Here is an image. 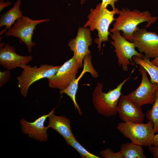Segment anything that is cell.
<instances>
[{"label": "cell", "instance_id": "2", "mask_svg": "<svg viewBox=\"0 0 158 158\" xmlns=\"http://www.w3.org/2000/svg\"><path fill=\"white\" fill-rule=\"evenodd\" d=\"M118 10L109 11L107 8L103 7L101 3H98L95 8L90 9V13L87 16L88 20L83 25L88 27L90 31L96 30L98 31V38L95 40L97 44V48L100 51L102 42L108 41L110 32L109 31L110 25L115 20L114 16L118 14Z\"/></svg>", "mask_w": 158, "mask_h": 158}, {"label": "cell", "instance_id": "10", "mask_svg": "<svg viewBox=\"0 0 158 158\" xmlns=\"http://www.w3.org/2000/svg\"><path fill=\"white\" fill-rule=\"evenodd\" d=\"M80 68V66L73 57L61 65L53 77L47 79L48 86L60 90L66 89L76 78Z\"/></svg>", "mask_w": 158, "mask_h": 158}, {"label": "cell", "instance_id": "1", "mask_svg": "<svg viewBox=\"0 0 158 158\" xmlns=\"http://www.w3.org/2000/svg\"><path fill=\"white\" fill-rule=\"evenodd\" d=\"M118 16L115 18L113 27L109 32L121 31L122 36L131 42L133 35L139 24L147 22L145 27L148 28L158 18L157 17L152 16L148 11H141L137 9L131 10L127 8H122L118 10Z\"/></svg>", "mask_w": 158, "mask_h": 158}, {"label": "cell", "instance_id": "29", "mask_svg": "<svg viewBox=\"0 0 158 158\" xmlns=\"http://www.w3.org/2000/svg\"><path fill=\"white\" fill-rule=\"evenodd\" d=\"M86 0H80V3L81 4H83Z\"/></svg>", "mask_w": 158, "mask_h": 158}, {"label": "cell", "instance_id": "17", "mask_svg": "<svg viewBox=\"0 0 158 158\" xmlns=\"http://www.w3.org/2000/svg\"><path fill=\"white\" fill-rule=\"evenodd\" d=\"M21 0H18L14 3L13 6L4 14L1 15L0 27L5 26L4 29L0 32L1 35L10 29L16 20L23 16V11L20 9Z\"/></svg>", "mask_w": 158, "mask_h": 158}, {"label": "cell", "instance_id": "9", "mask_svg": "<svg viewBox=\"0 0 158 158\" xmlns=\"http://www.w3.org/2000/svg\"><path fill=\"white\" fill-rule=\"evenodd\" d=\"M132 42L140 53L147 58H158V35L138 27L132 37Z\"/></svg>", "mask_w": 158, "mask_h": 158}, {"label": "cell", "instance_id": "23", "mask_svg": "<svg viewBox=\"0 0 158 158\" xmlns=\"http://www.w3.org/2000/svg\"><path fill=\"white\" fill-rule=\"evenodd\" d=\"M11 76L10 71L6 70L0 71V87H2L10 79Z\"/></svg>", "mask_w": 158, "mask_h": 158}, {"label": "cell", "instance_id": "6", "mask_svg": "<svg viewBox=\"0 0 158 158\" xmlns=\"http://www.w3.org/2000/svg\"><path fill=\"white\" fill-rule=\"evenodd\" d=\"M49 20V19L34 20L28 17L23 16L17 20L13 26L5 32V37L12 36L18 38L20 42H24L27 47L28 52L30 53L32 51V47L36 45L32 40L36 26Z\"/></svg>", "mask_w": 158, "mask_h": 158}, {"label": "cell", "instance_id": "21", "mask_svg": "<svg viewBox=\"0 0 158 158\" xmlns=\"http://www.w3.org/2000/svg\"><path fill=\"white\" fill-rule=\"evenodd\" d=\"M66 144L74 148L83 158H100L90 152L83 147L76 140V138L65 140Z\"/></svg>", "mask_w": 158, "mask_h": 158}, {"label": "cell", "instance_id": "24", "mask_svg": "<svg viewBox=\"0 0 158 158\" xmlns=\"http://www.w3.org/2000/svg\"><path fill=\"white\" fill-rule=\"evenodd\" d=\"M118 0H102L101 3L102 6L104 8H107L108 5H110L113 10H115L117 8L115 6V3L117 2Z\"/></svg>", "mask_w": 158, "mask_h": 158}, {"label": "cell", "instance_id": "14", "mask_svg": "<svg viewBox=\"0 0 158 158\" xmlns=\"http://www.w3.org/2000/svg\"><path fill=\"white\" fill-rule=\"evenodd\" d=\"M54 108L49 114H44L33 122H29L25 119L20 120L22 131L23 133L27 134L30 138L41 142H46L48 139L47 131L49 128L44 123L47 118L54 111Z\"/></svg>", "mask_w": 158, "mask_h": 158}, {"label": "cell", "instance_id": "27", "mask_svg": "<svg viewBox=\"0 0 158 158\" xmlns=\"http://www.w3.org/2000/svg\"><path fill=\"white\" fill-rule=\"evenodd\" d=\"M152 145L158 147V133L154 135L152 142Z\"/></svg>", "mask_w": 158, "mask_h": 158}, {"label": "cell", "instance_id": "30", "mask_svg": "<svg viewBox=\"0 0 158 158\" xmlns=\"http://www.w3.org/2000/svg\"><path fill=\"white\" fill-rule=\"evenodd\" d=\"M0 1H4V0H0Z\"/></svg>", "mask_w": 158, "mask_h": 158}, {"label": "cell", "instance_id": "4", "mask_svg": "<svg viewBox=\"0 0 158 158\" xmlns=\"http://www.w3.org/2000/svg\"><path fill=\"white\" fill-rule=\"evenodd\" d=\"M61 66H54L47 64L41 65L40 67L32 66L27 64H23L19 67L23 70L17 77L18 85L22 95L26 97L30 86L35 82L43 79H49L57 72Z\"/></svg>", "mask_w": 158, "mask_h": 158}, {"label": "cell", "instance_id": "12", "mask_svg": "<svg viewBox=\"0 0 158 158\" xmlns=\"http://www.w3.org/2000/svg\"><path fill=\"white\" fill-rule=\"evenodd\" d=\"M141 107L126 95H122L118 101L117 112L123 122L140 123L143 121L145 116Z\"/></svg>", "mask_w": 158, "mask_h": 158}, {"label": "cell", "instance_id": "13", "mask_svg": "<svg viewBox=\"0 0 158 158\" xmlns=\"http://www.w3.org/2000/svg\"><path fill=\"white\" fill-rule=\"evenodd\" d=\"M32 58L31 55H18L15 48L7 44H0V63L6 70H13L22 65L27 64Z\"/></svg>", "mask_w": 158, "mask_h": 158}, {"label": "cell", "instance_id": "15", "mask_svg": "<svg viewBox=\"0 0 158 158\" xmlns=\"http://www.w3.org/2000/svg\"><path fill=\"white\" fill-rule=\"evenodd\" d=\"M92 56L90 54L85 56L84 58L83 69L80 75L73 80L66 89L60 91V93H65L69 96L72 100L75 109H77L79 114L81 116L82 113L80 109L78 104L75 99V96L78 89V85L80 78L86 72L90 73L92 76L95 78L98 76V72L94 68L92 63Z\"/></svg>", "mask_w": 158, "mask_h": 158}, {"label": "cell", "instance_id": "8", "mask_svg": "<svg viewBox=\"0 0 158 158\" xmlns=\"http://www.w3.org/2000/svg\"><path fill=\"white\" fill-rule=\"evenodd\" d=\"M139 66L138 71L142 76L141 83L137 89L126 96L140 106L153 104L158 90V85L152 83L147 77L146 71L141 66Z\"/></svg>", "mask_w": 158, "mask_h": 158}, {"label": "cell", "instance_id": "25", "mask_svg": "<svg viewBox=\"0 0 158 158\" xmlns=\"http://www.w3.org/2000/svg\"><path fill=\"white\" fill-rule=\"evenodd\" d=\"M148 147L149 151L153 155V157L158 158V147L152 145Z\"/></svg>", "mask_w": 158, "mask_h": 158}, {"label": "cell", "instance_id": "26", "mask_svg": "<svg viewBox=\"0 0 158 158\" xmlns=\"http://www.w3.org/2000/svg\"><path fill=\"white\" fill-rule=\"evenodd\" d=\"M11 4V3L9 1H7L6 2H4V1H0V12H1L5 8Z\"/></svg>", "mask_w": 158, "mask_h": 158}, {"label": "cell", "instance_id": "3", "mask_svg": "<svg viewBox=\"0 0 158 158\" xmlns=\"http://www.w3.org/2000/svg\"><path fill=\"white\" fill-rule=\"evenodd\" d=\"M130 77L129 76L125 79L116 88L106 93L102 91L103 84L97 82L92 97L94 106L99 113L107 117L114 116L117 114L118 102L122 95V88Z\"/></svg>", "mask_w": 158, "mask_h": 158}, {"label": "cell", "instance_id": "22", "mask_svg": "<svg viewBox=\"0 0 158 158\" xmlns=\"http://www.w3.org/2000/svg\"><path fill=\"white\" fill-rule=\"evenodd\" d=\"M100 155L104 158H124L121 151L114 152L110 148H107L99 152Z\"/></svg>", "mask_w": 158, "mask_h": 158}, {"label": "cell", "instance_id": "18", "mask_svg": "<svg viewBox=\"0 0 158 158\" xmlns=\"http://www.w3.org/2000/svg\"><path fill=\"white\" fill-rule=\"evenodd\" d=\"M132 60L137 64L141 66L146 71L150 77V82L158 85V66L153 64L150 59L144 56L141 58L134 56Z\"/></svg>", "mask_w": 158, "mask_h": 158}, {"label": "cell", "instance_id": "19", "mask_svg": "<svg viewBox=\"0 0 158 158\" xmlns=\"http://www.w3.org/2000/svg\"><path fill=\"white\" fill-rule=\"evenodd\" d=\"M124 158H146L142 146L132 142L121 144V150Z\"/></svg>", "mask_w": 158, "mask_h": 158}, {"label": "cell", "instance_id": "5", "mask_svg": "<svg viewBox=\"0 0 158 158\" xmlns=\"http://www.w3.org/2000/svg\"><path fill=\"white\" fill-rule=\"evenodd\" d=\"M117 128L133 143L142 146L152 145L155 133L151 121L146 123L122 122L118 124Z\"/></svg>", "mask_w": 158, "mask_h": 158}, {"label": "cell", "instance_id": "7", "mask_svg": "<svg viewBox=\"0 0 158 158\" xmlns=\"http://www.w3.org/2000/svg\"><path fill=\"white\" fill-rule=\"evenodd\" d=\"M120 32V30H116L111 32L110 37L113 40L110 42L115 48L114 51L119 65L121 66L123 71H127L128 65L131 64L133 66L134 64L132 61L133 56L142 58L144 55L135 50L134 43L126 39L121 35Z\"/></svg>", "mask_w": 158, "mask_h": 158}, {"label": "cell", "instance_id": "20", "mask_svg": "<svg viewBox=\"0 0 158 158\" xmlns=\"http://www.w3.org/2000/svg\"><path fill=\"white\" fill-rule=\"evenodd\" d=\"M152 108L146 114V118L153 123V128L155 133H158V90L156 95L154 102Z\"/></svg>", "mask_w": 158, "mask_h": 158}, {"label": "cell", "instance_id": "16", "mask_svg": "<svg viewBox=\"0 0 158 158\" xmlns=\"http://www.w3.org/2000/svg\"><path fill=\"white\" fill-rule=\"evenodd\" d=\"M53 111L49 116L47 126L54 130L60 134L65 140L75 138L71 128L70 120L63 116H57Z\"/></svg>", "mask_w": 158, "mask_h": 158}, {"label": "cell", "instance_id": "11", "mask_svg": "<svg viewBox=\"0 0 158 158\" xmlns=\"http://www.w3.org/2000/svg\"><path fill=\"white\" fill-rule=\"evenodd\" d=\"M89 28L79 27L76 37L71 39L68 44L73 53V57L77 61L81 68L83 67L84 57L90 54L89 47L92 45V39Z\"/></svg>", "mask_w": 158, "mask_h": 158}, {"label": "cell", "instance_id": "28", "mask_svg": "<svg viewBox=\"0 0 158 158\" xmlns=\"http://www.w3.org/2000/svg\"><path fill=\"white\" fill-rule=\"evenodd\" d=\"M152 63L154 65L158 66V58L154 59L153 60L151 61Z\"/></svg>", "mask_w": 158, "mask_h": 158}]
</instances>
